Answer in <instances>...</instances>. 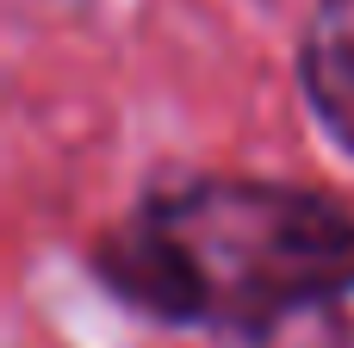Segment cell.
Masks as SVG:
<instances>
[{
  "mask_svg": "<svg viewBox=\"0 0 354 348\" xmlns=\"http://www.w3.org/2000/svg\"><path fill=\"white\" fill-rule=\"evenodd\" d=\"M87 274L118 311H131L156 330H212L218 293H212L205 262L193 255V243L174 224H162L137 205H131V218L106 224L87 243Z\"/></svg>",
  "mask_w": 354,
  "mask_h": 348,
  "instance_id": "2",
  "label": "cell"
},
{
  "mask_svg": "<svg viewBox=\"0 0 354 348\" xmlns=\"http://www.w3.org/2000/svg\"><path fill=\"white\" fill-rule=\"evenodd\" d=\"M137 212L174 224L212 274V330L230 348H354V205L280 174L168 168Z\"/></svg>",
  "mask_w": 354,
  "mask_h": 348,
  "instance_id": "1",
  "label": "cell"
},
{
  "mask_svg": "<svg viewBox=\"0 0 354 348\" xmlns=\"http://www.w3.org/2000/svg\"><path fill=\"white\" fill-rule=\"evenodd\" d=\"M292 81L317 131L354 156V19L348 0H317L311 25L299 31L292 50Z\"/></svg>",
  "mask_w": 354,
  "mask_h": 348,
  "instance_id": "3",
  "label": "cell"
}]
</instances>
